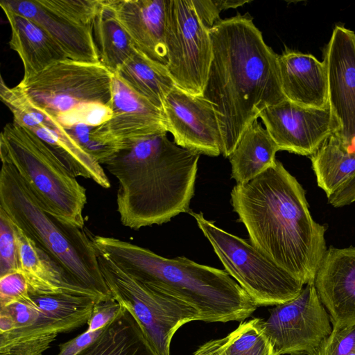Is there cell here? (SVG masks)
<instances>
[{
	"label": "cell",
	"mask_w": 355,
	"mask_h": 355,
	"mask_svg": "<svg viewBox=\"0 0 355 355\" xmlns=\"http://www.w3.org/2000/svg\"><path fill=\"white\" fill-rule=\"evenodd\" d=\"M334 329L355 326V248L330 247L317 270L314 282Z\"/></svg>",
	"instance_id": "cell-17"
},
{
	"label": "cell",
	"mask_w": 355,
	"mask_h": 355,
	"mask_svg": "<svg viewBox=\"0 0 355 355\" xmlns=\"http://www.w3.org/2000/svg\"><path fill=\"white\" fill-rule=\"evenodd\" d=\"M0 208L76 284L101 301L112 297L90 236L47 212L15 168L6 162H1L0 171Z\"/></svg>",
	"instance_id": "cell-5"
},
{
	"label": "cell",
	"mask_w": 355,
	"mask_h": 355,
	"mask_svg": "<svg viewBox=\"0 0 355 355\" xmlns=\"http://www.w3.org/2000/svg\"><path fill=\"white\" fill-rule=\"evenodd\" d=\"M355 353V326L334 329L312 355H349Z\"/></svg>",
	"instance_id": "cell-32"
},
{
	"label": "cell",
	"mask_w": 355,
	"mask_h": 355,
	"mask_svg": "<svg viewBox=\"0 0 355 355\" xmlns=\"http://www.w3.org/2000/svg\"><path fill=\"white\" fill-rule=\"evenodd\" d=\"M122 308L114 297L96 302L87 322V330L94 331L104 328L119 314Z\"/></svg>",
	"instance_id": "cell-35"
},
{
	"label": "cell",
	"mask_w": 355,
	"mask_h": 355,
	"mask_svg": "<svg viewBox=\"0 0 355 355\" xmlns=\"http://www.w3.org/2000/svg\"><path fill=\"white\" fill-rule=\"evenodd\" d=\"M279 150L311 156L339 125L329 104L307 107L288 99L268 106L259 114Z\"/></svg>",
	"instance_id": "cell-14"
},
{
	"label": "cell",
	"mask_w": 355,
	"mask_h": 355,
	"mask_svg": "<svg viewBox=\"0 0 355 355\" xmlns=\"http://www.w3.org/2000/svg\"><path fill=\"white\" fill-rule=\"evenodd\" d=\"M189 213L211 243L225 271L257 306L281 304L300 293L304 284L250 243L217 227L202 213L191 210Z\"/></svg>",
	"instance_id": "cell-8"
},
{
	"label": "cell",
	"mask_w": 355,
	"mask_h": 355,
	"mask_svg": "<svg viewBox=\"0 0 355 355\" xmlns=\"http://www.w3.org/2000/svg\"><path fill=\"white\" fill-rule=\"evenodd\" d=\"M207 27L192 0H167L165 44L167 69L175 85L202 96L212 59V45Z\"/></svg>",
	"instance_id": "cell-10"
},
{
	"label": "cell",
	"mask_w": 355,
	"mask_h": 355,
	"mask_svg": "<svg viewBox=\"0 0 355 355\" xmlns=\"http://www.w3.org/2000/svg\"><path fill=\"white\" fill-rule=\"evenodd\" d=\"M94 127L84 123H78L63 128L68 135L81 148L101 164H104L116 152L112 148L98 140L93 135Z\"/></svg>",
	"instance_id": "cell-31"
},
{
	"label": "cell",
	"mask_w": 355,
	"mask_h": 355,
	"mask_svg": "<svg viewBox=\"0 0 355 355\" xmlns=\"http://www.w3.org/2000/svg\"><path fill=\"white\" fill-rule=\"evenodd\" d=\"M96 250L112 297L135 317L159 355H170L173 335L183 324L201 320L198 311L187 302L136 280Z\"/></svg>",
	"instance_id": "cell-9"
},
{
	"label": "cell",
	"mask_w": 355,
	"mask_h": 355,
	"mask_svg": "<svg viewBox=\"0 0 355 355\" xmlns=\"http://www.w3.org/2000/svg\"><path fill=\"white\" fill-rule=\"evenodd\" d=\"M112 116L93 135L116 153L146 137L167 133L163 111L139 95L116 75L112 80Z\"/></svg>",
	"instance_id": "cell-15"
},
{
	"label": "cell",
	"mask_w": 355,
	"mask_h": 355,
	"mask_svg": "<svg viewBox=\"0 0 355 355\" xmlns=\"http://www.w3.org/2000/svg\"><path fill=\"white\" fill-rule=\"evenodd\" d=\"M349 355H355V353H352V354H350Z\"/></svg>",
	"instance_id": "cell-38"
},
{
	"label": "cell",
	"mask_w": 355,
	"mask_h": 355,
	"mask_svg": "<svg viewBox=\"0 0 355 355\" xmlns=\"http://www.w3.org/2000/svg\"><path fill=\"white\" fill-rule=\"evenodd\" d=\"M317 182L328 202L341 207L355 202V153L338 145L335 132L310 156Z\"/></svg>",
	"instance_id": "cell-21"
},
{
	"label": "cell",
	"mask_w": 355,
	"mask_h": 355,
	"mask_svg": "<svg viewBox=\"0 0 355 355\" xmlns=\"http://www.w3.org/2000/svg\"><path fill=\"white\" fill-rule=\"evenodd\" d=\"M26 128L46 143L75 177L91 179L103 188L111 186L101 164L81 148L58 122L31 104Z\"/></svg>",
	"instance_id": "cell-22"
},
{
	"label": "cell",
	"mask_w": 355,
	"mask_h": 355,
	"mask_svg": "<svg viewBox=\"0 0 355 355\" xmlns=\"http://www.w3.org/2000/svg\"><path fill=\"white\" fill-rule=\"evenodd\" d=\"M113 76L101 62L67 59L17 86L32 105L60 125L98 126L112 116Z\"/></svg>",
	"instance_id": "cell-6"
},
{
	"label": "cell",
	"mask_w": 355,
	"mask_h": 355,
	"mask_svg": "<svg viewBox=\"0 0 355 355\" xmlns=\"http://www.w3.org/2000/svg\"><path fill=\"white\" fill-rule=\"evenodd\" d=\"M0 157L15 168L47 212L84 229L86 189L41 139L8 123L0 135Z\"/></svg>",
	"instance_id": "cell-7"
},
{
	"label": "cell",
	"mask_w": 355,
	"mask_h": 355,
	"mask_svg": "<svg viewBox=\"0 0 355 355\" xmlns=\"http://www.w3.org/2000/svg\"><path fill=\"white\" fill-rule=\"evenodd\" d=\"M263 319L241 322L224 338L200 345L193 355H279L266 334Z\"/></svg>",
	"instance_id": "cell-29"
},
{
	"label": "cell",
	"mask_w": 355,
	"mask_h": 355,
	"mask_svg": "<svg viewBox=\"0 0 355 355\" xmlns=\"http://www.w3.org/2000/svg\"><path fill=\"white\" fill-rule=\"evenodd\" d=\"M2 9L11 28L9 46L17 53L24 65L23 79L69 59L60 46L37 23L8 9Z\"/></svg>",
	"instance_id": "cell-23"
},
{
	"label": "cell",
	"mask_w": 355,
	"mask_h": 355,
	"mask_svg": "<svg viewBox=\"0 0 355 355\" xmlns=\"http://www.w3.org/2000/svg\"><path fill=\"white\" fill-rule=\"evenodd\" d=\"M76 355H159L141 325L124 306L89 345Z\"/></svg>",
	"instance_id": "cell-25"
},
{
	"label": "cell",
	"mask_w": 355,
	"mask_h": 355,
	"mask_svg": "<svg viewBox=\"0 0 355 355\" xmlns=\"http://www.w3.org/2000/svg\"><path fill=\"white\" fill-rule=\"evenodd\" d=\"M114 74L162 110L166 96L176 86L166 66L151 60L137 49Z\"/></svg>",
	"instance_id": "cell-28"
},
{
	"label": "cell",
	"mask_w": 355,
	"mask_h": 355,
	"mask_svg": "<svg viewBox=\"0 0 355 355\" xmlns=\"http://www.w3.org/2000/svg\"><path fill=\"white\" fill-rule=\"evenodd\" d=\"M328 104L338 123L335 132L339 146L355 153V33L335 26L324 50Z\"/></svg>",
	"instance_id": "cell-13"
},
{
	"label": "cell",
	"mask_w": 355,
	"mask_h": 355,
	"mask_svg": "<svg viewBox=\"0 0 355 355\" xmlns=\"http://www.w3.org/2000/svg\"><path fill=\"white\" fill-rule=\"evenodd\" d=\"M262 324L279 355H312L333 331L313 283L306 284L294 299L270 309Z\"/></svg>",
	"instance_id": "cell-11"
},
{
	"label": "cell",
	"mask_w": 355,
	"mask_h": 355,
	"mask_svg": "<svg viewBox=\"0 0 355 355\" xmlns=\"http://www.w3.org/2000/svg\"><path fill=\"white\" fill-rule=\"evenodd\" d=\"M94 248L148 287L194 307L207 322H243L258 307L225 270L184 257L168 259L112 236H91Z\"/></svg>",
	"instance_id": "cell-4"
},
{
	"label": "cell",
	"mask_w": 355,
	"mask_h": 355,
	"mask_svg": "<svg viewBox=\"0 0 355 355\" xmlns=\"http://www.w3.org/2000/svg\"><path fill=\"white\" fill-rule=\"evenodd\" d=\"M112 3L118 19L135 47L151 60L167 67V0H112Z\"/></svg>",
	"instance_id": "cell-19"
},
{
	"label": "cell",
	"mask_w": 355,
	"mask_h": 355,
	"mask_svg": "<svg viewBox=\"0 0 355 355\" xmlns=\"http://www.w3.org/2000/svg\"><path fill=\"white\" fill-rule=\"evenodd\" d=\"M162 111L167 132L179 146L216 157L222 153L219 122L212 105L202 96L175 86L166 96Z\"/></svg>",
	"instance_id": "cell-16"
},
{
	"label": "cell",
	"mask_w": 355,
	"mask_h": 355,
	"mask_svg": "<svg viewBox=\"0 0 355 355\" xmlns=\"http://www.w3.org/2000/svg\"><path fill=\"white\" fill-rule=\"evenodd\" d=\"M37 306L33 324L23 330L0 334V355H42L59 333L87 322L95 299L69 293H30Z\"/></svg>",
	"instance_id": "cell-12"
},
{
	"label": "cell",
	"mask_w": 355,
	"mask_h": 355,
	"mask_svg": "<svg viewBox=\"0 0 355 355\" xmlns=\"http://www.w3.org/2000/svg\"><path fill=\"white\" fill-rule=\"evenodd\" d=\"M14 224V223H13ZM19 270L28 283L29 293L35 294L69 293L92 297L94 293L73 281L64 270L40 250L15 224Z\"/></svg>",
	"instance_id": "cell-24"
},
{
	"label": "cell",
	"mask_w": 355,
	"mask_h": 355,
	"mask_svg": "<svg viewBox=\"0 0 355 355\" xmlns=\"http://www.w3.org/2000/svg\"><path fill=\"white\" fill-rule=\"evenodd\" d=\"M278 150L268 130L254 120L243 130L229 157L232 178L237 184L250 182L275 163Z\"/></svg>",
	"instance_id": "cell-26"
},
{
	"label": "cell",
	"mask_w": 355,
	"mask_h": 355,
	"mask_svg": "<svg viewBox=\"0 0 355 355\" xmlns=\"http://www.w3.org/2000/svg\"><path fill=\"white\" fill-rule=\"evenodd\" d=\"M29 295L24 274L17 270L0 277V308L6 307Z\"/></svg>",
	"instance_id": "cell-33"
},
{
	"label": "cell",
	"mask_w": 355,
	"mask_h": 355,
	"mask_svg": "<svg viewBox=\"0 0 355 355\" xmlns=\"http://www.w3.org/2000/svg\"><path fill=\"white\" fill-rule=\"evenodd\" d=\"M209 33L212 59L202 96L216 112L222 154L229 157L259 113L286 98L279 55L266 44L250 14L220 19Z\"/></svg>",
	"instance_id": "cell-1"
},
{
	"label": "cell",
	"mask_w": 355,
	"mask_h": 355,
	"mask_svg": "<svg viewBox=\"0 0 355 355\" xmlns=\"http://www.w3.org/2000/svg\"><path fill=\"white\" fill-rule=\"evenodd\" d=\"M93 37L100 62L112 73H115L136 50L116 17L112 0H100L93 21Z\"/></svg>",
	"instance_id": "cell-27"
},
{
	"label": "cell",
	"mask_w": 355,
	"mask_h": 355,
	"mask_svg": "<svg viewBox=\"0 0 355 355\" xmlns=\"http://www.w3.org/2000/svg\"><path fill=\"white\" fill-rule=\"evenodd\" d=\"M15 329L12 318L5 311L0 310V334H6Z\"/></svg>",
	"instance_id": "cell-37"
},
{
	"label": "cell",
	"mask_w": 355,
	"mask_h": 355,
	"mask_svg": "<svg viewBox=\"0 0 355 355\" xmlns=\"http://www.w3.org/2000/svg\"><path fill=\"white\" fill-rule=\"evenodd\" d=\"M19 270L15 228L0 208V277Z\"/></svg>",
	"instance_id": "cell-30"
},
{
	"label": "cell",
	"mask_w": 355,
	"mask_h": 355,
	"mask_svg": "<svg viewBox=\"0 0 355 355\" xmlns=\"http://www.w3.org/2000/svg\"><path fill=\"white\" fill-rule=\"evenodd\" d=\"M248 2L245 0H192L197 15L209 29L221 19L222 10L236 8Z\"/></svg>",
	"instance_id": "cell-34"
},
{
	"label": "cell",
	"mask_w": 355,
	"mask_h": 355,
	"mask_svg": "<svg viewBox=\"0 0 355 355\" xmlns=\"http://www.w3.org/2000/svg\"><path fill=\"white\" fill-rule=\"evenodd\" d=\"M231 203L254 247L304 285L313 283L327 250L326 228L313 219L304 189L280 162L236 184Z\"/></svg>",
	"instance_id": "cell-2"
},
{
	"label": "cell",
	"mask_w": 355,
	"mask_h": 355,
	"mask_svg": "<svg viewBox=\"0 0 355 355\" xmlns=\"http://www.w3.org/2000/svg\"><path fill=\"white\" fill-rule=\"evenodd\" d=\"M199 157L161 133L110 157L104 165L119 182L116 206L121 224L139 230L189 212Z\"/></svg>",
	"instance_id": "cell-3"
},
{
	"label": "cell",
	"mask_w": 355,
	"mask_h": 355,
	"mask_svg": "<svg viewBox=\"0 0 355 355\" xmlns=\"http://www.w3.org/2000/svg\"><path fill=\"white\" fill-rule=\"evenodd\" d=\"M0 6L37 23L60 46L69 59L100 62L93 26L57 12L43 0H3Z\"/></svg>",
	"instance_id": "cell-18"
},
{
	"label": "cell",
	"mask_w": 355,
	"mask_h": 355,
	"mask_svg": "<svg viewBox=\"0 0 355 355\" xmlns=\"http://www.w3.org/2000/svg\"><path fill=\"white\" fill-rule=\"evenodd\" d=\"M281 85L286 99L307 107L328 105L327 74L313 55L286 50L279 55Z\"/></svg>",
	"instance_id": "cell-20"
},
{
	"label": "cell",
	"mask_w": 355,
	"mask_h": 355,
	"mask_svg": "<svg viewBox=\"0 0 355 355\" xmlns=\"http://www.w3.org/2000/svg\"><path fill=\"white\" fill-rule=\"evenodd\" d=\"M103 329V328L94 331L87 330L78 336L60 345V351L57 355H76L96 339Z\"/></svg>",
	"instance_id": "cell-36"
}]
</instances>
